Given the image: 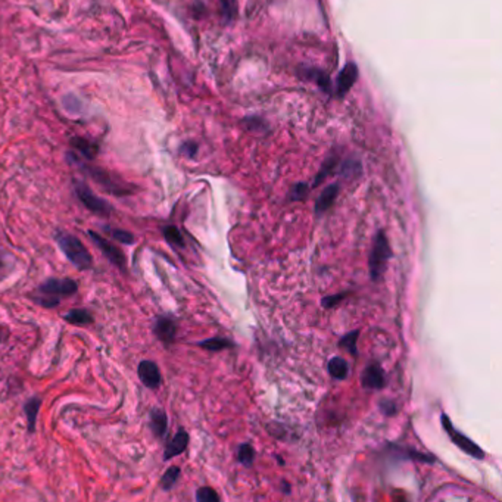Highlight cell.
I'll use <instances>...</instances> for the list:
<instances>
[{"label": "cell", "mask_w": 502, "mask_h": 502, "mask_svg": "<svg viewBox=\"0 0 502 502\" xmlns=\"http://www.w3.org/2000/svg\"><path fill=\"white\" fill-rule=\"evenodd\" d=\"M69 158H71V161L74 164H77L95 183H97L103 190H105V192H108L114 196H129V195L134 193L136 187L133 184L114 176L111 171L103 169L100 167L83 164L80 160H77L74 153H69Z\"/></svg>", "instance_id": "6da1fadb"}, {"label": "cell", "mask_w": 502, "mask_h": 502, "mask_svg": "<svg viewBox=\"0 0 502 502\" xmlns=\"http://www.w3.org/2000/svg\"><path fill=\"white\" fill-rule=\"evenodd\" d=\"M77 290L78 285L73 279H49L37 289V297L34 301L44 308H54L59 304L61 298L71 297Z\"/></svg>", "instance_id": "7a4b0ae2"}, {"label": "cell", "mask_w": 502, "mask_h": 502, "mask_svg": "<svg viewBox=\"0 0 502 502\" xmlns=\"http://www.w3.org/2000/svg\"><path fill=\"white\" fill-rule=\"evenodd\" d=\"M58 245L61 251L65 253V256L71 261L78 270H89L93 265V258L90 252L88 251L81 240L73 234H65L59 233L56 236Z\"/></svg>", "instance_id": "3957f363"}, {"label": "cell", "mask_w": 502, "mask_h": 502, "mask_svg": "<svg viewBox=\"0 0 502 502\" xmlns=\"http://www.w3.org/2000/svg\"><path fill=\"white\" fill-rule=\"evenodd\" d=\"M392 252H390V246L388 237L385 234V232H378L374 237V244H373V251L370 255V277L371 280L378 282L382 279L383 273L386 271V264L389 261Z\"/></svg>", "instance_id": "277c9868"}, {"label": "cell", "mask_w": 502, "mask_h": 502, "mask_svg": "<svg viewBox=\"0 0 502 502\" xmlns=\"http://www.w3.org/2000/svg\"><path fill=\"white\" fill-rule=\"evenodd\" d=\"M74 189H76V195L78 196L81 203L88 208L89 211H92L93 214H96L99 217H109L111 205L107 201L97 198L88 184H84L81 181H76Z\"/></svg>", "instance_id": "5b68a950"}, {"label": "cell", "mask_w": 502, "mask_h": 502, "mask_svg": "<svg viewBox=\"0 0 502 502\" xmlns=\"http://www.w3.org/2000/svg\"><path fill=\"white\" fill-rule=\"evenodd\" d=\"M441 420H442V426L448 431L449 438L453 439V442L461 449V451H464L465 454H469V455H472L473 458H477V460H483L484 458V453L482 451V449L472 439H469L467 436H464L462 434H460V431L451 424V420L448 419L446 414L441 415Z\"/></svg>", "instance_id": "8992f818"}, {"label": "cell", "mask_w": 502, "mask_h": 502, "mask_svg": "<svg viewBox=\"0 0 502 502\" xmlns=\"http://www.w3.org/2000/svg\"><path fill=\"white\" fill-rule=\"evenodd\" d=\"M89 236L92 237V240L99 246V249L103 252L109 261L119 270L126 271V265H127V259L119 248H116L115 245H112L109 240H107L105 237H102L100 234L95 233L93 230H89Z\"/></svg>", "instance_id": "52a82bcc"}, {"label": "cell", "mask_w": 502, "mask_h": 502, "mask_svg": "<svg viewBox=\"0 0 502 502\" xmlns=\"http://www.w3.org/2000/svg\"><path fill=\"white\" fill-rule=\"evenodd\" d=\"M137 373H138V378L142 380V383L146 388L157 389L161 385V373L158 366L155 364L153 361H148V359L142 361L141 364H138Z\"/></svg>", "instance_id": "ba28073f"}, {"label": "cell", "mask_w": 502, "mask_h": 502, "mask_svg": "<svg viewBox=\"0 0 502 502\" xmlns=\"http://www.w3.org/2000/svg\"><path fill=\"white\" fill-rule=\"evenodd\" d=\"M357 80H358V66L354 62L346 64V66L342 69L339 77H337L336 95L339 97H343L352 89V85L355 84Z\"/></svg>", "instance_id": "9c48e42d"}, {"label": "cell", "mask_w": 502, "mask_h": 502, "mask_svg": "<svg viewBox=\"0 0 502 502\" xmlns=\"http://www.w3.org/2000/svg\"><path fill=\"white\" fill-rule=\"evenodd\" d=\"M153 332L158 336V339L161 342H164L165 345H169L176 339L177 325H176L174 320L169 318V317H160L157 320V323H155Z\"/></svg>", "instance_id": "30bf717a"}, {"label": "cell", "mask_w": 502, "mask_h": 502, "mask_svg": "<svg viewBox=\"0 0 502 502\" xmlns=\"http://www.w3.org/2000/svg\"><path fill=\"white\" fill-rule=\"evenodd\" d=\"M361 383L367 389H382L385 386V373L378 364L369 366L361 377Z\"/></svg>", "instance_id": "8fae6325"}, {"label": "cell", "mask_w": 502, "mask_h": 502, "mask_svg": "<svg viewBox=\"0 0 502 502\" xmlns=\"http://www.w3.org/2000/svg\"><path fill=\"white\" fill-rule=\"evenodd\" d=\"M189 443V435L184 429H180L176 436L171 439V442L167 445L165 453H164V460H171L177 455H180L181 453H184V449L187 448Z\"/></svg>", "instance_id": "7c38bea8"}, {"label": "cell", "mask_w": 502, "mask_h": 502, "mask_svg": "<svg viewBox=\"0 0 502 502\" xmlns=\"http://www.w3.org/2000/svg\"><path fill=\"white\" fill-rule=\"evenodd\" d=\"M69 143H71V148L76 149L84 160L93 161V160L97 157L99 146H97V143L90 142L89 138H85V137H73L71 141H69Z\"/></svg>", "instance_id": "4fadbf2b"}, {"label": "cell", "mask_w": 502, "mask_h": 502, "mask_svg": "<svg viewBox=\"0 0 502 502\" xmlns=\"http://www.w3.org/2000/svg\"><path fill=\"white\" fill-rule=\"evenodd\" d=\"M339 195V184L333 183L330 186H327L324 190H323V193L320 195V198L317 199V203H316V213L317 215H321L324 214L327 210H330L332 205L335 203L336 198Z\"/></svg>", "instance_id": "5bb4252c"}, {"label": "cell", "mask_w": 502, "mask_h": 502, "mask_svg": "<svg viewBox=\"0 0 502 502\" xmlns=\"http://www.w3.org/2000/svg\"><path fill=\"white\" fill-rule=\"evenodd\" d=\"M150 429L153 431L155 436L158 438H164L167 435V429H168V419L167 414L160 410L155 408L150 412Z\"/></svg>", "instance_id": "9a60e30c"}, {"label": "cell", "mask_w": 502, "mask_h": 502, "mask_svg": "<svg viewBox=\"0 0 502 502\" xmlns=\"http://www.w3.org/2000/svg\"><path fill=\"white\" fill-rule=\"evenodd\" d=\"M304 74L306 76L308 80L316 81V84L318 85V88H320L323 92L332 93V83H330V78H328V76H327L324 71H320V69H316V68H311V69H305Z\"/></svg>", "instance_id": "2e32d148"}, {"label": "cell", "mask_w": 502, "mask_h": 502, "mask_svg": "<svg viewBox=\"0 0 502 502\" xmlns=\"http://www.w3.org/2000/svg\"><path fill=\"white\" fill-rule=\"evenodd\" d=\"M328 373H330V376L333 378H337V380H345L346 377H348V373H349V364H348V361H345L343 358H332L330 361H328Z\"/></svg>", "instance_id": "e0dca14e"}, {"label": "cell", "mask_w": 502, "mask_h": 502, "mask_svg": "<svg viewBox=\"0 0 502 502\" xmlns=\"http://www.w3.org/2000/svg\"><path fill=\"white\" fill-rule=\"evenodd\" d=\"M40 398H31V400L27 401V404L24 405V411L27 415L28 420V431L32 434L34 430H36V422H37V414H39V408H40Z\"/></svg>", "instance_id": "ac0fdd59"}, {"label": "cell", "mask_w": 502, "mask_h": 502, "mask_svg": "<svg viewBox=\"0 0 502 502\" xmlns=\"http://www.w3.org/2000/svg\"><path fill=\"white\" fill-rule=\"evenodd\" d=\"M64 318H65V321L76 324V325H88V324L93 323L92 314L88 309H83V308L68 311V313L64 316Z\"/></svg>", "instance_id": "d6986e66"}, {"label": "cell", "mask_w": 502, "mask_h": 502, "mask_svg": "<svg viewBox=\"0 0 502 502\" xmlns=\"http://www.w3.org/2000/svg\"><path fill=\"white\" fill-rule=\"evenodd\" d=\"M336 167H337V157H336V155H332V157L328 158V160H325V162L323 164L321 169L318 171V174L316 176V180H314L313 186H314V187L320 186V184L325 180V177H328V176L332 174V172L335 171Z\"/></svg>", "instance_id": "ffe728a7"}, {"label": "cell", "mask_w": 502, "mask_h": 502, "mask_svg": "<svg viewBox=\"0 0 502 502\" xmlns=\"http://www.w3.org/2000/svg\"><path fill=\"white\" fill-rule=\"evenodd\" d=\"M222 18L227 23H233L237 16V0H220Z\"/></svg>", "instance_id": "44dd1931"}, {"label": "cell", "mask_w": 502, "mask_h": 502, "mask_svg": "<svg viewBox=\"0 0 502 502\" xmlns=\"http://www.w3.org/2000/svg\"><path fill=\"white\" fill-rule=\"evenodd\" d=\"M164 237L168 240V244L176 248H184V239L180 230L176 226H167L164 227Z\"/></svg>", "instance_id": "7402d4cb"}, {"label": "cell", "mask_w": 502, "mask_h": 502, "mask_svg": "<svg viewBox=\"0 0 502 502\" xmlns=\"http://www.w3.org/2000/svg\"><path fill=\"white\" fill-rule=\"evenodd\" d=\"M198 345L201 346V348L208 349V351H222V349L230 348L232 342L227 340V339H222V337H214V339H210V340L199 342Z\"/></svg>", "instance_id": "603a6c76"}, {"label": "cell", "mask_w": 502, "mask_h": 502, "mask_svg": "<svg viewBox=\"0 0 502 502\" xmlns=\"http://www.w3.org/2000/svg\"><path fill=\"white\" fill-rule=\"evenodd\" d=\"M179 476H180V469L179 467H169V469L164 473L162 479H161V486L164 491H169L174 484L177 483L179 480Z\"/></svg>", "instance_id": "cb8c5ba5"}, {"label": "cell", "mask_w": 502, "mask_h": 502, "mask_svg": "<svg viewBox=\"0 0 502 502\" xmlns=\"http://www.w3.org/2000/svg\"><path fill=\"white\" fill-rule=\"evenodd\" d=\"M358 336H359V332L355 330L352 333H348L346 336L342 337L340 340V346L342 348H345L346 351H349L352 355H358V351H357V342H358Z\"/></svg>", "instance_id": "d4e9b609"}, {"label": "cell", "mask_w": 502, "mask_h": 502, "mask_svg": "<svg viewBox=\"0 0 502 502\" xmlns=\"http://www.w3.org/2000/svg\"><path fill=\"white\" fill-rule=\"evenodd\" d=\"M253 458H255V451H253L252 445L244 443L239 448V461L241 464L246 465V467H251L253 464Z\"/></svg>", "instance_id": "484cf974"}, {"label": "cell", "mask_w": 502, "mask_h": 502, "mask_svg": "<svg viewBox=\"0 0 502 502\" xmlns=\"http://www.w3.org/2000/svg\"><path fill=\"white\" fill-rule=\"evenodd\" d=\"M105 229H107V232H109V234H111L116 241H119V244L131 245L133 241H134V236H133L130 232L118 230V229H111V227H105Z\"/></svg>", "instance_id": "4316f807"}, {"label": "cell", "mask_w": 502, "mask_h": 502, "mask_svg": "<svg viewBox=\"0 0 502 502\" xmlns=\"http://www.w3.org/2000/svg\"><path fill=\"white\" fill-rule=\"evenodd\" d=\"M309 192V187L305 183H298L292 187L290 190V201H304Z\"/></svg>", "instance_id": "83f0119b"}, {"label": "cell", "mask_w": 502, "mask_h": 502, "mask_svg": "<svg viewBox=\"0 0 502 502\" xmlns=\"http://www.w3.org/2000/svg\"><path fill=\"white\" fill-rule=\"evenodd\" d=\"M196 499L199 502H218L220 501V496L218 494L211 489V488H201L198 492H196Z\"/></svg>", "instance_id": "f1b7e54d"}, {"label": "cell", "mask_w": 502, "mask_h": 502, "mask_svg": "<svg viewBox=\"0 0 502 502\" xmlns=\"http://www.w3.org/2000/svg\"><path fill=\"white\" fill-rule=\"evenodd\" d=\"M180 152L184 153L189 158H195V155L198 153V145L195 142H186L181 145Z\"/></svg>", "instance_id": "f546056e"}, {"label": "cell", "mask_w": 502, "mask_h": 502, "mask_svg": "<svg viewBox=\"0 0 502 502\" xmlns=\"http://www.w3.org/2000/svg\"><path fill=\"white\" fill-rule=\"evenodd\" d=\"M348 297V293H340V295H333V297H327L323 299V306L324 308H332L335 305H337L343 298Z\"/></svg>", "instance_id": "4dcf8cb0"}, {"label": "cell", "mask_w": 502, "mask_h": 502, "mask_svg": "<svg viewBox=\"0 0 502 502\" xmlns=\"http://www.w3.org/2000/svg\"><path fill=\"white\" fill-rule=\"evenodd\" d=\"M380 407H382V411L389 415V417H392V415L396 414V404L393 401H385L380 404Z\"/></svg>", "instance_id": "1f68e13d"}, {"label": "cell", "mask_w": 502, "mask_h": 502, "mask_svg": "<svg viewBox=\"0 0 502 502\" xmlns=\"http://www.w3.org/2000/svg\"><path fill=\"white\" fill-rule=\"evenodd\" d=\"M283 489H285V491H283L285 494H289V492H290V486H289V484H287L286 482H283Z\"/></svg>", "instance_id": "d6a6232c"}, {"label": "cell", "mask_w": 502, "mask_h": 502, "mask_svg": "<svg viewBox=\"0 0 502 502\" xmlns=\"http://www.w3.org/2000/svg\"><path fill=\"white\" fill-rule=\"evenodd\" d=\"M2 267H4V263H2V258H0V270H2Z\"/></svg>", "instance_id": "836d02e7"}, {"label": "cell", "mask_w": 502, "mask_h": 502, "mask_svg": "<svg viewBox=\"0 0 502 502\" xmlns=\"http://www.w3.org/2000/svg\"><path fill=\"white\" fill-rule=\"evenodd\" d=\"M0 340H2V335H0Z\"/></svg>", "instance_id": "e575fe53"}]
</instances>
